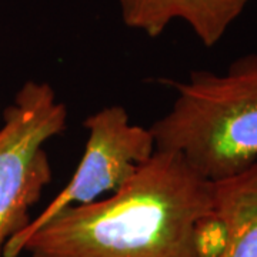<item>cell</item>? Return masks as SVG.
I'll return each mask as SVG.
<instances>
[{
    "instance_id": "277c9868",
    "label": "cell",
    "mask_w": 257,
    "mask_h": 257,
    "mask_svg": "<svg viewBox=\"0 0 257 257\" xmlns=\"http://www.w3.org/2000/svg\"><path fill=\"white\" fill-rule=\"evenodd\" d=\"M84 153L74 175L26 229H35L67 207L100 200L136 175L156 152L149 127L132 123L123 106L113 104L87 116Z\"/></svg>"
},
{
    "instance_id": "5b68a950",
    "label": "cell",
    "mask_w": 257,
    "mask_h": 257,
    "mask_svg": "<svg viewBox=\"0 0 257 257\" xmlns=\"http://www.w3.org/2000/svg\"><path fill=\"white\" fill-rule=\"evenodd\" d=\"M251 0H119L127 28L159 37L173 20L187 23L203 46L213 47Z\"/></svg>"
},
{
    "instance_id": "7a4b0ae2",
    "label": "cell",
    "mask_w": 257,
    "mask_h": 257,
    "mask_svg": "<svg viewBox=\"0 0 257 257\" xmlns=\"http://www.w3.org/2000/svg\"><path fill=\"white\" fill-rule=\"evenodd\" d=\"M172 107L150 132L157 150L176 152L210 182L257 162V53L240 56L224 73L193 70Z\"/></svg>"
},
{
    "instance_id": "8992f818",
    "label": "cell",
    "mask_w": 257,
    "mask_h": 257,
    "mask_svg": "<svg viewBox=\"0 0 257 257\" xmlns=\"http://www.w3.org/2000/svg\"><path fill=\"white\" fill-rule=\"evenodd\" d=\"M221 243L214 257H257V162L213 182Z\"/></svg>"
},
{
    "instance_id": "3957f363",
    "label": "cell",
    "mask_w": 257,
    "mask_h": 257,
    "mask_svg": "<svg viewBox=\"0 0 257 257\" xmlns=\"http://www.w3.org/2000/svg\"><path fill=\"white\" fill-rule=\"evenodd\" d=\"M67 126V107L47 82L28 80L3 111L0 127V257L32 223L30 210L52 182L45 145Z\"/></svg>"
},
{
    "instance_id": "6da1fadb",
    "label": "cell",
    "mask_w": 257,
    "mask_h": 257,
    "mask_svg": "<svg viewBox=\"0 0 257 257\" xmlns=\"http://www.w3.org/2000/svg\"><path fill=\"white\" fill-rule=\"evenodd\" d=\"M220 243L213 182L182 155L156 150L106 199L20 231L3 257H214Z\"/></svg>"
}]
</instances>
